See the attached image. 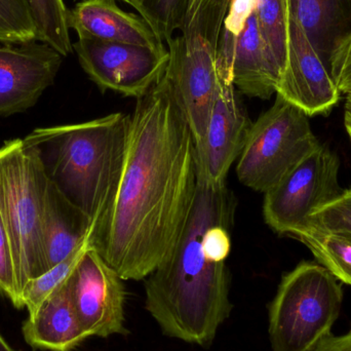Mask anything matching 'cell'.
<instances>
[{
	"label": "cell",
	"instance_id": "2",
	"mask_svg": "<svg viewBox=\"0 0 351 351\" xmlns=\"http://www.w3.org/2000/svg\"><path fill=\"white\" fill-rule=\"evenodd\" d=\"M237 198L226 184L197 183L183 234L172 253L146 278V309L169 337L210 346L229 317V274Z\"/></svg>",
	"mask_w": 351,
	"mask_h": 351
},
{
	"label": "cell",
	"instance_id": "14",
	"mask_svg": "<svg viewBox=\"0 0 351 351\" xmlns=\"http://www.w3.org/2000/svg\"><path fill=\"white\" fill-rule=\"evenodd\" d=\"M67 20L78 38L141 47L165 45L140 14L121 10L117 0H82L68 10Z\"/></svg>",
	"mask_w": 351,
	"mask_h": 351
},
{
	"label": "cell",
	"instance_id": "20",
	"mask_svg": "<svg viewBox=\"0 0 351 351\" xmlns=\"http://www.w3.org/2000/svg\"><path fill=\"white\" fill-rule=\"evenodd\" d=\"M90 247V241H88L64 261L25 285L20 294V302L21 307H25L28 311V317L36 315L45 301L49 300L67 282L82 256Z\"/></svg>",
	"mask_w": 351,
	"mask_h": 351
},
{
	"label": "cell",
	"instance_id": "11",
	"mask_svg": "<svg viewBox=\"0 0 351 351\" xmlns=\"http://www.w3.org/2000/svg\"><path fill=\"white\" fill-rule=\"evenodd\" d=\"M123 278L95 251L88 249L71 276L72 298L88 337L125 334Z\"/></svg>",
	"mask_w": 351,
	"mask_h": 351
},
{
	"label": "cell",
	"instance_id": "6",
	"mask_svg": "<svg viewBox=\"0 0 351 351\" xmlns=\"http://www.w3.org/2000/svg\"><path fill=\"white\" fill-rule=\"evenodd\" d=\"M319 144L308 115L276 95L274 104L252 125L237 160V178L265 193Z\"/></svg>",
	"mask_w": 351,
	"mask_h": 351
},
{
	"label": "cell",
	"instance_id": "18",
	"mask_svg": "<svg viewBox=\"0 0 351 351\" xmlns=\"http://www.w3.org/2000/svg\"><path fill=\"white\" fill-rule=\"evenodd\" d=\"M230 73L241 94L263 100L276 94L282 74L264 45L255 12L237 37Z\"/></svg>",
	"mask_w": 351,
	"mask_h": 351
},
{
	"label": "cell",
	"instance_id": "5",
	"mask_svg": "<svg viewBox=\"0 0 351 351\" xmlns=\"http://www.w3.org/2000/svg\"><path fill=\"white\" fill-rule=\"evenodd\" d=\"M343 289L317 261H302L282 276L269 305L272 351H313L331 335Z\"/></svg>",
	"mask_w": 351,
	"mask_h": 351
},
{
	"label": "cell",
	"instance_id": "31",
	"mask_svg": "<svg viewBox=\"0 0 351 351\" xmlns=\"http://www.w3.org/2000/svg\"><path fill=\"white\" fill-rule=\"evenodd\" d=\"M0 351H20L14 350V348H12V346H10V344L8 343V341H6L5 339H4L3 337H2L1 334H0Z\"/></svg>",
	"mask_w": 351,
	"mask_h": 351
},
{
	"label": "cell",
	"instance_id": "1",
	"mask_svg": "<svg viewBox=\"0 0 351 351\" xmlns=\"http://www.w3.org/2000/svg\"><path fill=\"white\" fill-rule=\"evenodd\" d=\"M196 191L193 136L164 76L130 114L119 187L90 247L123 280L148 278L179 243Z\"/></svg>",
	"mask_w": 351,
	"mask_h": 351
},
{
	"label": "cell",
	"instance_id": "10",
	"mask_svg": "<svg viewBox=\"0 0 351 351\" xmlns=\"http://www.w3.org/2000/svg\"><path fill=\"white\" fill-rule=\"evenodd\" d=\"M219 71L220 80L206 134L202 143L195 146L197 183L210 187L226 184L229 170L239 160L253 125L230 74L220 67Z\"/></svg>",
	"mask_w": 351,
	"mask_h": 351
},
{
	"label": "cell",
	"instance_id": "13",
	"mask_svg": "<svg viewBox=\"0 0 351 351\" xmlns=\"http://www.w3.org/2000/svg\"><path fill=\"white\" fill-rule=\"evenodd\" d=\"M302 109L309 117L328 115L341 93L302 29L289 21L286 65L276 94Z\"/></svg>",
	"mask_w": 351,
	"mask_h": 351
},
{
	"label": "cell",
	"instance_id": "17",
	"mask_svg": "<svg viewBox=\"0 0 351 351\" xmlns=\"http://www.w3.org/2000/svg\"><path fill=\"white\" fill-rule=\"evenodd\" d=\"M92 233L90 218L49 182L41 223L45 269L64 261L90 241Z\"/></svg>",
	"mask_w": 351,
	"mask_h": 351
},
{
	"label": "cell",
	"instance_id": "4",
	"mask_svg": "<svg viewBox=\"0 0 351 351\" xmlns=\"http://www.w3.org/2000/svg\"><path fill=\"white\" fill-rule=\"evenodd\" d=\"M49 184L32 146L23 139L4 142L0 147V218L12 249L19 299L29 280L47 271L41 223Z\"/></svg>",
	"mask_w": 351,
	"mask_h": 351
},
{
	"label": "cell",
	"instance_id": "12",
	"mask_svg": "<svg viewBox=\"0 0 351 351\" xmlns=\"http://www.w3.org/2000/svg\"><path fill=\"white\" fill-rule=\"evenodd\" d=\"M63 56L47 43L0 45V117L32 108L53 86Z\"/></svg>",
	"mask_w": 351,
	"mask_h": 351
},
{
	"label": "cell",
	"instance_id": "27",
	"mask_svg": "<svg viewBox=\"0 0 351 351\" xmlns=\"http://www.w3.org/2000/svg\"><path fill=\"white\" fill-rule=\"evenodd\" d=\"M0 295L12 301L16 308H21L20 299L16 291L14 259L10 241L3 223L0 218Z\"/></svg>",
	"mask_w": 351,
	"mask_h": 351
},
{
	"label": "cell",
	"instance_id": "21",
	"mask_svg": "<svg viewBox=\"0 0 351 351\" xmlns=\"http://www.w3.org/2000/svg\"><path fill=\"white\" fill-rule=\"evenodd\" d=\"M255 14L264 45L282 75L286 65L290 21L287 0H257Z\"/></svg>",
	"mask_w": 351,
	"mask_h": 351
},
{
	"label": "cell",
	"instance_id": "8",
	"mask_svg": "<svg viewBox=\"0 0 351 351\" xmlns=\"http://www.w3.org/2000/svg\"><path fill=\"white\" fill-rule=\"evenodd\" d=\"M73 51L86 75L102 92L125 97L145 96L166 74L168 47H141L78 38Z\"/></svg>",
	"mask_w": 351,
	"mask_h": 351
},
{
	"label": "cell",
	"instance_id": "28",
	"mask_svg": "<svg viewBox=\"0 0 351 351\" xmlns=\"http://www.w3.org/2000/svg\"><path fill=\"white\" fill-rule=\"evenodd\" d=\"M332 76L341 94L351 95V36L334 56Z\"/></svg>",
	"mask_w": 351,
	"mask_h": 351
},
{
	"label": "cell",
	"instance_id": "3",
	"mask_svg": "<svg viewBox=\"0 0 351 351\" xmlns=\"http://www.w3.org/2000/svg\"><path fill=\"white\" fill-rule=\"evenodd\" d=\"M130 114L112 113L75 125L39 128L24 138L49 181L80 208L93 229L117 193L125 162Z\"/></svg>",
	"mask_w": 351,
	"mask_h": 351
},
{
	"label": "cell",
	"instance_id": "9",
	"mask_svg": "<svg viewBox=\"0 0 351 351\" xmlns=\"http://www.w3.org/2000/svg\"><path fill=\"white\" fill-rule=\"evenodd\" d=\"M167 80L191 130L195 146L206 134L213 101L220 80L217 49L200 36L169 39Z\"/></svg>",
	"mask_w": 351,
	"mask_h": 351
},
{
	"label": "cell",
	"instance_id": "26",
	"mask_svg": "<svg viewBox=\"0 0 351 351\" xmlns=\"http://www.w3.org/2000/svg\"><path fill=\"white\" fill-rule=\"evenodd\" d=\"M309 227L351 237V189H344L333 202L315 210L309 219Z\"/></svg>",
	"mask_w": 351,
	"mask_h": 351
},
{
	"label": "cell",
	"instance_id": "19",
	"mask_svg": "<svg viewBox=\"0 0 351 351\" xmlns=\"http://www.w3.org/2000/svg\"><path fill=\"white\" fill-rule=\"evenodd\" d=\"M293 239L306 245L317 263L327 268L340 282L351 286V237L309 228Z\"/></svg>",
	"mask_w": 351,
	"mask_h": 351
},
{
	"label": "cell",
	"instance_id": "24",
	"mask_svg": "<svg viewBox=\"0 0 351 351\" xmlns=\"http://www.w3.org/2000/svg\"><path fill=\"white\" fill-rule=\"evenodd\" d=\"M186 5L187 0H133L131 6L162 41H168L182 29Z\"/></svg>",
	"mask_w": 351,
	"mask_h": 351
},
{
	"label": "cell",
	"instance_id": "16",
	"mask_svg": "<svg viewBox=\"0 0 351 351\" xmlns=\"http://www.w3.org/2000/svg\"><path fill=\"white\" fill-rule=\"evenodd\" d=\"M22 330L25 341L35 350L71 351L88 338L74 306L71 276L36 315L28 317Z\"/></svg>",
	"mask_w": 351,
	"mask_h": 351
},
{
	"label": "cell",
	"instance_id": "30",
	"mask_svg": "<svg viewBox=\"0 0 351 351\" xmlns=\"http://www.w3.org/2000/svg\"><path fill=\"white\" fill-rule=\"evenodd\" d=\"M344 125L351 142V95L346 96V110H344Z\"/></svg>",
	"mask_w": 351,
	"mask_h": 351
},
{
	"label": "cell",
	"instance_id": "25",
	"mask_svg": "<svg viewBox=\"0 0 351 351\" xmlns=\"http://www.w3.org/2000/svg\"><path fill=\"white\" fill-rule=\"evenodd\" d=\"M37 40L28 0H0V43L23 45Z\"/></svg>",
	"mask_w": 351,
	"mask_h": 351
},
{
	"label": "cell",
	"instance_id": "32",
	"mask_svg": "<svg viewBox=\"0 0 351 351\" xmlns=\"http://www.w3.org/2000/svg\"><path fill=\"white\" fill-rule=\"evenodd\" d=\"M119 1L125 2V3L130 4V5H132V3H133V0H119Z\"/></svg>",
	"mask_w": 351,
	"mask_h": 351
},
{
	"label": "cell",
	"instance_id": "22",
	"mask_svg": "<svg viewBox=\"0 0 351 351\" xmlns=\"http://www.w3.org/2000/svg\"><path fill=\"white\" fill-rule=\"evenodd\" d=\"M37 28V40L47 43L63 57L73 51L64 0H28Z\"/></svg>",
	"mask_w": 351,
	"mask_h": 351
},
{
	"label": "cell",
	"instance_id": "29",
	"mask_svg": "<svg viewBox=\"0 0 351 351\" xmlns=\"http://www.w3.org/2000/svg\"><path fill=\"white\" fill-rule=\"evenodd\" d=\"M313 351H351V328L343 335L328 336Z\"/></svg>",
	"mask_w": 351,
	"mask_h": 351
},
{
	"label": "cell",
	"instance_id": "15",
	"mask_svg": "<svg viewBox=\"0 0 351 351\" xmlns=\"http://www.w3.org/2000/svg\"><path fill=\"white\" fill-rule=\"evenodd\" d=\"M287 6L332 73L334 56L351 36V0H287Z\"/></svg>",
	"mask_w": 351,
	"mask_h": 351
},
{
	"label": "cell",
	"instance_id": "23",
	"mask_svg": "<svg viewBox=\"0 0 351 351\" xmlns=\"http://www.w3.org/2000/svg\"><path fill=\"white\" fill-rule=\"evenodd\" d=\"M231 0H187L180 35L200 36L217 49L223 21Z\"/></svg>",
	"mask_w": 351,
	"mask_h": 351
},
{
	"label": "cell",
	"instance_id": "7",
	"mask_svg": "<svg viewBox=\"0 0 351 351\" xmlns=\"http://www.w3.org/2000/svg\"><path fill=\"white\" fill-rule=\"evenodd\" d=\"M339 169L337 154L319 144L264 193L266 224L278 234L291 237L305 230L311 215L344 191L339 184Z\"/></svg>",
	"mask_w": 351,
	"mask_h": 351
}]
</instances>
